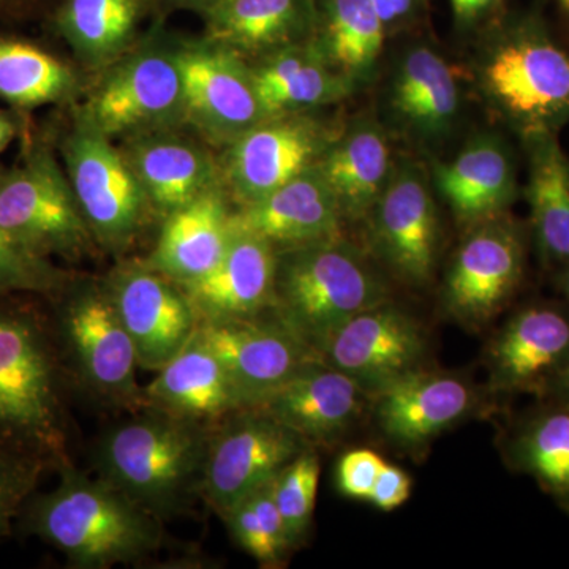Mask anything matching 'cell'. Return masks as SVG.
<instances>
[{"label": "cell", "mask_w": 569, "mask_h": 569, "mask_svg": "<svg viewBox=\"0 0 569 569\" xmlns=\"http://www.w3.org/2000/svg\"><path fill=\"white\" fill-rule=\"evenodd\" d=\"M51 492L22 508L31 533L66 556L70 567L103 569L132 563L159 549L160 519L104 479H91L63 463Z\"/></svg>", "instance_id": "cell-1"}, {"label": "cell", "mask_w": 569, "mask_h": 569, "mask_svg": "<svg viewBox=\"0 0 569 569\" xmlns=\"http://www.w3.org/2000/svg\"><path fill=\"white\" fill-rule=\"evenodd\" d=\"M388 301V287L342 236L277 249L272 316L316 356L348 320Z\"/></svg>", "instance_id": "cell-2"}, {"label": "cell", "mask_w": 569, "mask_h": 569, "mask_svg": "<svg viewBox=\"0 0 569 569\" xmlns=\"http://www.w3.org/2000/svg\"><path fill=\"white\" fill-rule=\"evenodd\" d=\"M477 81L486 102L523 140L569 122V51L538 18L497 26L479 56Z\"/></svg>", "instance_id": "cell-3"}, {"label": "cell", "mask_w": 569, "mask_h": 569, "mask_svg": "<svg viewBox=\"0 0 569 569\" xmlns=\"http://www.w3.org/2000/svg\"><path fill=\"white\" fill-rule=\"evenodd\" d=\"M211 432L160 411L123 422L100 445V478L157 519L174 515L201 488Z\"/></svg>", "instance_id": "cell-4"}, {"label": "cell", "mask_w": 569, "mask_h": 569, "mask_svg": "<svg viewBox=\"0 0 569 569\" xmlns=\"http://www.w3.org/2000/svg\"><path fill=\"white\" fill-rule=\"evenodd\" d=\"M58 362L39 318L0 307V448L67 463Z\"/></svg>", "instance_id": "cell-5"}, {"label": "cell", "mask_w": 569, "mask_h": 569, "mask_svg": "<svg viewBox=\"0 0 569 569\" xmlns=\"http://www.w3.org/2000/svg\"><path fill=\"white\" fill-rule=\"evenodd\" d=\"M62 157L71 189L97 244L123 252L153 211L126 153L86 110L74 112Z\"/></svg>", "instance_id": "cell-6"}, {"label": "cell", "mask_w": 569, "mask_h": 569, "mask_svg": "<svg viewBox=\"0 0 569 569\" xmlns=\"http://www.w3.org/2000/svg\"><path fill=\"white\" fill-rule=\"evenodd\" d=\"M0 228L44 258L80 257L93 239L67 173L41 146L0 176Z\"/></svg>", "instance_id": "cell-7"}, {"label": "cell", "mask_w": 569, "mask_h": 569, "mask_svg": "<svg viewBox=\"0 0 569 569\" xmlns=\"http://www.w3.org/2000/svg\"><path fill=\"white\" fill-rule=\"evenodd\" d=\"M86 111L111 138L173 129L186 121L176 48L153 41L119 58Z\"/></svg>", "instance_id": "cell-8"}, {"label": "cell", "mask_w": 569, "mask_h": 569, "mask_svg": "<svg viewBox=\"0 0 569 569\" xmlns=\"http://www.w3.org/2000/svg\"><path fill=\"white\" fill-rule=\"evenodd\" d=\"M310 445L305 438L263 411H238L212 429L201 493L217 515L223 516L241 498L274 481Z\"/></svg>", "instance_id": "cell-9"}, {"label": "cell", "mask_w": 569, "mask_h": 569, "mask_svg": "<svg viewBox=\"0 0 569 569\" xmlns=\"http://www.w3.org/2000/svg\"><path fill=\"white\" fill-rule=\"evenodd\" d=\"M339 132L312 111L271 116L231 142L224 181L239 204L257 203L317 164Z\"/></svg>", "instance_id": "cell-10"}, {"label": "cell", "mask_w": 569, "mask_h": 569, "mask_svg": "<svg viewBox=\"0 0 569 569\" xmlns=\"http://www.w3.org/2000/svg\"><path fill=\"white\" fill-rule=\"evenodd\" d=\"M59 331L82 380L119 406H144L137 351L107 287L81 288L59 310Z\"/></svg>", "instance_id": "cell-11"}, {"label": "cell", "mask_w": 569, "mask_h": 569, "mask_svg": "<svg viewBox=\"0 0 569 569\" xmlns=\"http://www.w3.org/2000/svg\"><path fill=\"white\" fill-rule=\"evenodd\" d=\"M373 247L402 282L425 287L432 280L440 250V217L432 181L417 162L397 160L395 173L373 204Z\"/></svg>", "instance_id": "cell-12"}, {"label": "cell", "mask_w": 569, "mask_h": 569, "mask_svg": "<svg viewBox=\"0 0 569 569\" xmlns=\"http://www.w3.org/2000/svg\"><path fill=\"white\" fill-rule=\"evenodd\" d=\"M181 70L183 114L204 137L228 144L266 114L252 67L238 52L204 40L176 48Z\"/></svg>", "instance_id": "cell-13"}, {"label": "cell", "mask_w": 569, "mask_h": 569, "mask_svg": "<svg viewBox=\"0 0 569 569\" xmlns=\"http://www.w3.org/2000/svg\"><path fill=\"white\" fill-rule=\"evenodd\" d=\"M526 239L505 216L475 224L452 258L443 301L452 317L485 325L496 317L522 282Z\"/></svg>", "instance_id": "cell-14"}, {"label": "cell", "mask_w": 569, "mask_h": 569, "mask_svg": "<svg viewBox=\"0 0 569 569\" xmlns=\"http://www.w3.org/2000/svg\"><path fill=\"white\" fill-rule=\"evenodd\" d=\"M426 348L418 321L387 301L340 326L318 348L316 358L347 373L372 396L419 372Z\"/></svg>", "instance_id": "cell-15"}, {"label": "cell", "mask_w": 569, "mask_h": 569, "mask_svg": "<svg viewBox=\"0 0 569 569\" xmlns=\"http://www.w3.org/2000/svg\"><path fill=\"white\" fill-rule=\"evenodd\" d=\"M194 336L222 362L244 408L263 402L317 359L276 316L200 323Z\"/></svg>", "instance_id": "cell-16"}, {"label": "cell", "mask_w": 569, "mask_h": 569, "mask_svg": "<svg viewBox=\"0 0 569 569\" xmlns=\"http://www.w3.org/2000/svg\"><path fill=\"white\" fill-rule=\"evenodd\" d=\"M107 288L142 369L159 372L189 346L198 318L173 280L142 263L116 272Z\"/></svg>", "instance_id": "cell-17"}, {"label": "cell", "mask_w": 569, "mask_h": 569, "mask_svg": "<svg viewBox=\"0 0 569 569\" xmlns=\"http://www.w3.org/2000/svg\"><path fill=\"white\" fill-rule=\"evenodd\" d=\"M387 107L397 129L411 140L443 142L462 111L458 74L436 48L411 44L400 52L389 77Z\"/></svg>", "instance_id": "cell-18"}, {"label": "cell", "mask_w": 569, "mask_h": 569, "mask_svg": "<svg viewBox=\"0 0 569 569\" xmlns=\"http://www.w3.org/2000/svg\"><path fill=\"white\" fill-rule=\"evenodd\" d=\"M569 365V312L533 305L509 318L489 350L493 388L549 395Z\"/></svg>", "instance_id": "cell-19"}, {"label": "cell", "mask_w": 569, "mask_h": 569, "mask_svg": "<svg viewBox=\"0 0 569 569\" xmlns=\"http://www.w3.org/2000/svg\"><path fill=\"white\" fill-rule=\"evenodd\" d=\"M277 249L233 227L222 260L200 279L179 284L200 323L242 320L271 309Z\"/></svg>", "instance_id": "cell-20"}, {"label": "cell", "mask_w": 569, "mask_h": 569, "mask_svg": "<svg viewBox=\"0 0 569 569\" xmlns=\"http://www.w3.org/2000/svg\"><path fill=\"white\" fill-rule=\"evenodd\" d=\"M367 396L353 378L312 359L254 408L293 430L312 447L331 443L346 433Z\"/></svg>", "instance_id": "cell-21"}, {"label": "cell", "mask_w": 569, "mask_h": 569, "mask_svg": "<svg viewBox=\"0 0 569 569\" xmlns=\"http://www.w3.org/2000/svg\"><path fill=\"white\" fill-rule=\"evenodd\" d=\"M432 186L460 222H488L516 200L515 157L500 134H475L455 159L433 164Z\"/></svg>", "instance_id": "cell-22"}, {"label": "cell", "mask_w": 569, "mask_h": 569, "mask_svg": "<svg viewBox=\"0 0 569 569\" xmlns=\"http://www.w3.org/2000/svg\"><path fill=\"white\" fill-rule=\"evenodd\" d=\"M342 220L336 194L317 164L231 217L234 228L260 236L276 249L342 236Z\"/></svg>", "instance_id": "cell-23"}, {"label": "cell", "mask_w": 569, "mask_h": 569, "mask_svg": "<svg viewBox=\"0 0 569 569\" xmlns=\"http://www.w3.org/2000/svg\"><path fill=\"white\" fill-rule=\"evenodd\" d=\"M370 397L378 427L403 448L429 443L466 417L473 406V392L462 380L422 370Z\"/></svg>", "instance_id": "cell-24"}, {"label": "cell", "mask_w": 569, "mask_h": 569, "mask_svg": "<svg viewBox=\"0 0 569 569\" xmlns=\"http://www.w3.org/2000/svg\"><path fill=\"white\" fill-rule=\"evenodd\" d=\"M396 163L387 129L372 116H359L340 130L317 167L343 219L361 220L383 193Z\"/></svg>", "instance_id": "cell-25"}, {"label": "cell", "mask_w": 569, "mask_h": 569, "mask_svg": "<svg viewBox=\"0 0 569 569\" xmlns=\"http://www.w3.org/2000/svg\"><path fill=\"white\" fill-rule=\"evenodd\" d=\"M171 130L134 134L123 151L153 211L163 219L219 187V170L211 156Z\"/></svg>", "instance_id": "cell-26"}, {"label": "cell", "mask_w": 569, "mask_h": 569, "mask_svg": "<svg viewBox=\"0 0 569 569\" xmlns=\"http://www.w3.org/2000/svg\"><path fill=\"white\" fill-rule=\"evenodd\" d=\"M142 399L160 413L204 426L246 410L222 362L194 335L142 389Z\"/></svg>", "instance_id": "cell-27"}, {"label": "cell", "mask_w": 569, "mask_h": 569, "mask_svg": "<svg viewBox=\"0 0 569 569\" xmlns=\"http://www.w3.org/2000/svg\"><path fill=\"white\" fill-rule=\"evenodd\" d=\"M231 217L220 187L209 190L164 217L156 249L144 264L178 284L200 279L227 252L233 236Z\"/></svg>", "instance_id": "cell-28"}, {"label": "cell", "mask_w": 569, "mask_h": 569, "mask_svg": "<svg viewBox=\"0 0 569 569\" xmlns=\"http://www.w3.org/2000/svg\"><path fill=\"white\" fill-rule=\"evenodd\" d=\"M252 70L269 118L342 102L358 88L332 66L313 37L269 52Z\"/></svg>", "instance_id": "cell-29"}, {"label": "cell", "mask_w": 569, "mask_h": 569, "mask_svg": "<svg viewBox=\"0 0 569 569\" xmlns=\"http://www.w3.org/2000/svg\"><path fill=\"white\" fill-rule=\"evenodd\" d=\"M201 11L206 40L239 56H266L316 36L313 0H216Z\"/></svg>", "instance_id": "cell-30"}, {"label": "cell", "mask_w": 569, "mask_h": 569, "mask_svg": "<svg viewBox=\"0 0 569 569\" xmlns=\"http://www.w3.org/2000/svg\"><path fill=\"white\" fill-rule=\"evenodd\" d=\"M526 146L535 241L548 263L563 268L569 263V159L557 133L533 134Z\"/></svg>", "instance_id": "cell-31"}, {"label": "cell", "mask_w": 569, "mask_h": 569, "mask_svg": "<svg viewBox=\"0 0 569 569\" xmlns=\"http://www.w3.org/2000/svg\"><path fill=\"white\" fill-rule=\"evenodd\" d=\"M316 36L337 70L356 86L376 73L383 52L387 28L370 0H313Z\"/></svg>", "instance_id": "cell-32"}, {"label": "cell", "mask_w": 569, "mask_h": 569, "mask_svg": "<svg viewBox=\"0 0 569 569\" xmlns=\"http://www.w3.org/2000/svg\"><path fill=\"white\" fill-rule=\"evenodd\" d=\"M141 10L142 0H63L58 28L82 62L104 66L129 50Z\"/></svg>", "instance_id": "cell-33"}, {"label": "cell", "mask_w": 569, "mask_h": 569, "mask_svg": "<svg viewBox=\"0 0 569 569\" xmlns=\"http://www.w3.org/2000/svg\"><path fill=\"white\" fill-rule=\"evenodd\" d=\"M509 459L569 511V403L541 408L520 425Z\"/></svg>", "instance_id": "cell-34"}, {"label": "cell", "mask_w": 569, "mask_h": 569, "mask_svg": "<svg viewBox=\"0 0 569 569\" xmlns=\"http://www.w3.org/2000/svg\"><path fill=\"white\" fill-rule=\"evenodd\" d=\"M73 71L26 41L0 39V99L28 108L63 102L73 96Z\"/></svg>", "instance_id": "cell-35"}, {"label": "cell", "mask_w": 569, "mask_h": 569, "mask_svg": "<svg viewBox=\"0 0 569 569\" xmlns=\"http://www.w3.org/2000/svg\"><path fill=\"white\" fill-rule=\"evenodd\" d=\"M222 518L241 549L264 567H276L291 550L274 500V481L241 498Z\"/></svg>", "instance_id": "cell-36"}, {"label": "cell", "mask_w": 569, "mask_h": 569, "mask_svg": "<svg viewBox=\"0 0 569 569\" xmlns=\"http://www.w3.org/2000/svg\"><path fill=\"white\" fill-rule=\"evenodd\" d=\"M320 460L312 448L296 456L274 479V500L291 549L301 546L316 509Z\"/></svg>", "instance_id": "cell-37"}, {"label": "cell", "mask_w": 569, "mask_h": 569, "mask_svg": "<svg viewBox=\"0 0 569 569\" xmlns=\"http://www.w3.org/2000/svg\"><path fill=\"white\" fill-rule=\"evenodd\" d=\"M69 277L51 263L50 258L26 249L0 228V295L62 293Z\"/></svg>", "instance_id": "cell-38"}, {"label": "cell", "mask_w": 569, "mask_h": 569, "mask_svg": "<svg viewBox=\"0 0 569 569\" xmlns=\"http://www.w3.org/2000/svg\"><path fill=\"white\" fill-rule=\"evenodd\" d=\"M44 468L40 460L0 448V539L9 537Z\"/></svg>", "instance_id": "cell-39"}, {"label": "cell", "mask_w": 569, "mask_h": 569, "mask_svg": "<svg viewBox=\"0 0 569 569\" xmlns=\"http://www.w3.org/2000/svg\"><path fill=\"white\" fill-rule=\"evenodd\" d=\"M385 459L370 449L347 452L337 466V488L343 496L369 501Z\"/></svg>", "instance_id": "cell-40"}, {"label": "cell", "mask_w": 569, "mask_h": 569, "mask_svg": "<svg viewBox=\"0 0 569 569\" xmlns=\"http://www.w3.org/2000/svg\"><path fill=\"white\" fill-rule=\"evenodd\" d=\"M411 479L406 471L385 460L369 501L385 512L395 511L410 498Z\"/></svg>", "instance_id": "cell-41"}, {"label": "cell", "mask_w": 569, "mask_h": 569, "mask_svg": "<svg viewBox=\"0 0 569 569\" xmlns=\"http://www.w3.org/2000/svg\"><path fill=\"white\" fill-rule=\"evenodd\" d=\"M378 17L383 22L387 32L406 28L415 20H418L426 0H370Z\"/></svg>", "instance_id": "cell-42"}, {"label": "cell", "mask_w": 569, "mask_h": 569, "mask_svg": "<svg viewBox=\"0 0 569 569\" xmlns=\"http://www.w3.org/2000/svg\"><path fill=\"white\" fill-rule=\"evenodd\" d=\"M503 6L505 0H449L456 24L462 29H471L481 22L493 20Z\"/></svg>", "instance_id": "cell-43"}, {"label": "cell", "mask_w": 569, "mask_h": 569, "mask_svg": "<svg viewBox=\"0 0 569 569\" xmlns=\"http://www.w3.org/2000/svg\"><path fill=\"white\" fill-rule=\"evenodd\" d=\"M14 133H17V126L11 121L10 116L0 112V152L13 140Z\"/></svg>", "instance_id": "cell-44"}, {"label": "cell", "mask_w": 569, "mask_h": 569, "mask_svg": "<svg viewBox=\"0 0 569 569\" xmlns=\"http://www.w3.org/2000/svg\"><path fill=\"white\" fill-rule=\"evenodd\" d=\"M549 395H556L557 399L561 400V402L569 403V365L567 369L557 377V380L553 381Z\"/></svg>", "instance_id": "cell-45"}, {"label": "cell", "mask_w": 569, "mask_h": 569, "mask_svg": "<svg viewBox=\"0 0 569 569\" xmlns=\"http://www.w3.org/2000/svg\"><path fill=\"white\" fill-rule=\"evenodd\" d=\"M176 3H186V6L198 7V9L203 10L206 7L211 6L216 0H173Z\"/></svg>", "instance_id": "cell-46"}, {"label": "cell", "mask_w": 569, "mask_h": 569, "mask_svg": "<svg viewBox=\"0 0 569 569\" xmlns=\"http://www.w3.org/2000/svg\"><path fill=\"white\" fill-rule=\"evenodd\" d=\"M563 274H561V287H563L565 295H567L569 301V263L565 264Z\"/></svg>", "instance_id": "cell-47"}, {"label": "cell", "mask_w": 569, "mask_h": 569, "mask_svg": "<svg viewBox=\"0 0 569 569\" xmlns=\"http://www.w3.org/2000/svg\"><path fill=\"white\" fill-rule=\"evenodd\" d=\"M557 2H559L560 9L569 14V0H557Z\"/></svg>", "instance_id": "cell-48"}, {"label": "cell", "mask_w": 569, "mask_h": 569, "mask_svg": "<svg viewBox=\"0 0 569 569\" xmlns=\"http://www.w3.org/2000/svg\"><path fill=\"white\" fill-rule=\"evenodd\" d=\"M14 2H20V0H0V7L11 6Z\"/></svg>", "instance_id": "cell-49"}]
</instances>
